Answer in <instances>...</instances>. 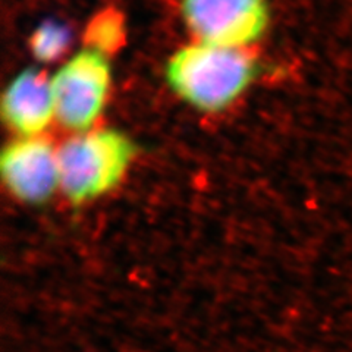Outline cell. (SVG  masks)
<instances>
[{
  "mask_svg": "<svg viewBox=\"0 0 352 352\" xmlns=\"http://www.w3.org/2000/svg\"><path fill=\"white\" fill-rule=\"evenodd\" d=\"M258 65L250 49L192 40L175 50L164 78L175 96L201 113L234 106L256 81Z\"/></svg>",
  "mask_w": 352,
  "mask_h": 352,
  "instance_id": "6da1fadb",
  "label": "cell"
},
{
  "mask_svg": "<svg viewBox=\"0 0 352 352\" xmlns=\"http://www.w3.org/2000/svg\"><path fill=\"white\" fill-rule=\"evenodd\" d=\"M0 107L15 137L46 135L56 122L50 75L37 68L22 69L5 87Z\"/></svg>",
  "mask_w": 352,
  "mask_h": 352,
  "instance_id": "8992f818",
  "label": "cell"
},
{
  "mask_svg": "<svg viewBox=\"0 0 352 352\" xmlns=\"http://www.w3.org/2000/svg\"><path fill=\"white\" fill-rule=\"evenodd\" d=\"M71 30L62 22L46 21L40 24L30 36V50L38 62L50 63L65 60L71 47Z\"/></svg>",
  "mask_w": 352,
  "mask_h": 352,
  "instance_id": "52a82bcc",
  "label": "cell"
},
{
  "mask_svg": "<svg viewBox=\"0 0 352 352\" xmlns=\"http://www.w3.org/2000/svg\"><path fill=\"white\" fill-rule=\"evenodd\" d=\"M0 170L8 191L24 204H44L60 191L58 146L47 135L15 137L2 153Z\"/></svg>",
  "mask_w": 352,
  "mask_h": 352,
  "instance_id": "5b68a950",
  "label": "cell"
},
{
  "mask_svg": "<svg viewBox=\"0 0 352 352\" xmlns=\"http://www.w3.org/2000/svg\"><path fill=\"white\" fill-rule=\"evenodd\" d=\"M125 21L118 10H103L88 24L85 46L110 56L125 41Z\"/></svg>",
  "mask_w": 352,
  "mask_h": 352,
  "instance_id": "ba28073f",
  "label": "cell"
},
{
  "mask_svg": "<svg viewBox=\"0 0 352 352\" xmlns=\"http://www.w3.org/2000/svg\"><path fill=\"white\" fill-rule=\"evenodd\" d=\"M50 78L56 122L71 134L98 126L112 88L110 56L85 46L62 60Z\"/></svg>",
  "mask_w": 352,
  "mask_h": 352,
  "instance_id": "3957f363",
  "label": "cell"
},
{
  "mask_svg": "<svg viewBox=\"0 0 352 352\" xmlns=\"http://www.w3.org/2000/svg\"><path fill=\"white\" fill-rule=\"evenodd\" d=\"M184 24L194 40L250 49L267 31L269 0H181Z\"/></svg>",
  "mask_w": 352,
  "mask_h": 352,
  "instance_id": "277c9868",
  "label": "cell"
},
{
  "mask_svg": "<svg viewBox=\"0 0 352 352\" xmlns=\"http://www.w3.org/2000/svg\"><path fill=\"white\" fill-rule=\"evenodd\" d=\"M60 191L71 203L97 200L124 181L137 147L124 131L96 126L58 146Z\"/></svg>",
  "mask_w": 352,
  "mask_h": 352,
  "instance_id": "7a4b0ae2",
  "label": "cell"
}]
</instances>
